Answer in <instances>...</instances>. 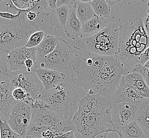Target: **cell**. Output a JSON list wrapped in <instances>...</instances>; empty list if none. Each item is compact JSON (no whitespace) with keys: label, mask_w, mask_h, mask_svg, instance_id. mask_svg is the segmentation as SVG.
<instances>
[{"label":"cell","mask_w":149,"mask_h":138,"mask_svg":"<svg viewBox=\"0 0 149 138\" xmlns=\"http://www.w3.org/2000/svg\"><path fill=\"white\" fill-rule=\"evenodd\" d=\"M74 48L76 56L70 70L74 84L88 95H100L113 101L121 79L129 71L115 56L88 51L82 38Z\"/></svg>","instance_id":"cell-1"},{"label":"cell","mask_w":149,"mask_h":138,"mask_svg":"<svg viewBox=\"0 0 149 138\" xmlns=\"http://www.w3.org/2000/svg\"><path fill=\"white\" fill-rule=\"evenodd\" d=\"M113 102L100 95H86L78 104L73 121L83 138L118 131L112 119Z\"/></svg>","instance_id":"cell-2"},{"label":"cell","mask_w":149,"mask_h":138,"mask_svg":"<svg viewBox=\"0 0 149 138\" xmlns=\"http://www.w3.org/2000/svg\"><path fill=\"white\" fill-rule=\"evenodd\" d=\"M149 46V37L144 27L143 18H134L120 26L119 49L115 58L125 68H134L139 64L141 55Z\"/></svg>","instance_id":"cell-3"},{"label":"cell","mask_w":149,"mask_h":138,"mask_svg":"<svg viewBox=\"0 0 149 138\" xmlns=\"http://www.w3.org/2000/svg\"><path fill=\"white\" fill-rule=\"evenodd\" d=\"M39 30L26 15L14 20L0 18V52L8 56L13 49L26 46L32 34Z\"/></svg>","instance_id":"cell-4"},{"label":"cell","mask_w":149,"mask_h":138,"mask_svg":"<svg viewBox=\"0 0 149 138\" xmlns=\"http://www.w3.org/2000/svg\"><path fill=\"white\" fill-rule=\"evenodd\" d=\"M78 98L77 92L73 86L64 82L45 90L40 99L63 120H72L78 106Z\"/></svg>","instance_id":"cell-5"},{"label":"cell","mask_w":149,"mask_h":138,"mask_svg":"<svg viewBox=\"0 0 149 138\" xmlns=\"http://www.w3.org/2000/svg\"><path fill=\"white\" fill-rule=\"evenodd\" d=\"M120 31V26L112 22L94 36L81 38L89 52L103 56H115L119 49Z\"/></svg>","instance_id":"cell-6"},{"label":"cell","mask_w":149,"mask_h":138,"mask_svg":"<svg viewBox=\"0 0 149 138\" xmlns=\"http://www.w3.org/2000/svg\"><path fill=\"white\" fill-rule=\"evenodd\" d=\"M76 51L74 47L61 38L55 50L46 57L37 61L41 69H47L61 71L71 70L74 62Z\"/></svg>","instance_id":"cell-7"},{"label":"cell","mask_w":149,"mask_h":138,"mask_svg":"<svg viewBox=\"0 0 149 138\" xmlns=\"http://www.w3.org/2000/svg\"><path fill=\"white\" fill-rule=\"evenodd\" d=\"M31 123L40 128L43 133L48 130L55 133L76 130L73 120H63L50 109L32 108Z\"/></svg>","instance_id":"cell-8"},{"label":"cell","mask_w":149,"mask_h":138,"mask_svg":"<svg viewBox=\"0 0 149 138\" xmlns=\"http://www.w3.org/2000/svg\"><path fill=\"white\" fill-rule=\"evenodd\" d=\"M9 81L14 88L24 89L28 96L33 100L40 99L45 92L43 84L35 71L29 72L26 70L12 72Z\"/></svg>","instance_id":"cell-9"},{"label":"cell","mask_w":149,"mask_h":138,"mask_svg":"<svg viewBox=\"0 0 149 138\" xmlns=\"http://www.w3.org/2000/svg\"><path fill=\"white\" fill-rule=\"evenodd\" d=\"M32 108L24 101H17L9 115L7 123L15 132L24 138L31 123Z\"/></svg>","instance_id":"cell-10"},{"label":"cell","mask_w":149,"mask_h":138,"mask_svg":"<svg viewBox=\"0 0 149 138\" xmlns=\"http://www.w3.org/2000/svg\"><path fill=\"white\" fill-rule=\"evenodd\" d=\"M139 106L127 103L113 104L112 119L118 132L123 126L136 120Z\"/></svg>","instance_id":"cell-11"},{"label":"cell","mask_w":149,"mask_h":138,"mask_svg":"<svg viewBox=\"0 0 149 138\" xmlns=\"http://www.w3.org/2000/svg\"><path fill=\"white\" fill-rule=\"evenodd\" d=\"M7 58L12 72L26 70V61L29 58L37 61V49H29L25 46L15 49L9 53Z\"/></svg>","instance_id":"cell-12"},{"label":"cell","mask_w":149,"mask_h":138,"mask_svg":"<svg viewBox=\"0 0 149 138\" xmlns=\"http://www.w3.org/2000/svg\"><path fill=\"white\" fill-rule=\"evenodd\" d=\"M146 99L126 81L123 75L121 79L120 84L115 95L113 102L114 104H133L140 106Z\"/></svg>","instance_id":"cell-13"},{"label":"cell","mask_w":149,"mask_h":138,"mask_svg":"<svg viewBox=\"0 0 149 138\" xmlns=\"http://www.w3.org/2000/svg\"><path fill=\"white\" fill-rule=\"evenodd\" d=\"M14 88L8 80L0 84V116L1 120L7 122L12 108L17 101L12 95Z\"/></svg>","instance_id":"cell-14"},{"label":"cell","mask_w":149,"mask_h":138,"mask_svg":"<svg viewBox=\"0 0 149 138\" xmlns=\"http://www.w3.org/2000/svg\"><path fill=\"white\" fill-rule=\"evenodd\" d=\"M35 71L43 84L45 90L52 89L58 84L64 82L66 75L57 70L37 68Z\"/></svg>","instance_id":"cell-15"},{"label":"cell","mask_w":149,"mask_h":138,"mask_svg":"<svg viewBox=\"0 0 149 138\" xmlns=\"http://www.w3.org/2000/svg\"><path fill=\"white\" fill-rule=\"evenodd\" d=\"M107 23L103 18L95 16L92 19L82 23L81 38L94 36L106 27Z\"/></svg>","instance_id":"cell-16"},{"label":"cell","mask_w":149,"mask_h":138,"mask_svg":"<svg viewBox=\"0 0 149 138\" xmlns=\"http://www.w3.org/2000/svg\"><path fill=\"white\" fill-rule=\"evenodd\" d=\"M82 23L78 19L75 13L74 6L70 8L69 15L66 26L64 28L65 34L72 40L81 38Z\"/></svg>","instance_id":"cell-17"},{"label":"cell","mask_w":149,"mask_h":138,"mask_svg":"<svg viewBox=\"0 0 149 138\" xmlns=\"http://www.w3.org/2000/svg\"><path fill=\"white\" fill-rule=\"evenodd\" d=\"M124 78L141 96L149 98V87L142 75L138 72H129L124 75Z\"/></svg>","instance_id":"cell-18"},{"label":"cell","mask_w":149,"mask_h":138,"mask_svg":"<svg viewBox=\"0 0 149 138\" xmlns=\"http://www.w3.org/2000/svg\"><path fill=\"white\" fill-rule=\"evenodd\" d=\"M70 8L63 6L54 10L50 15V25L56 29L64 28L67 22Z\"/></svg>","instance_id":"cell-19"},{"label":"cell","mask_w":149,"mask_h":138,"mask_svg":"<svg viewBox=\"0 0 149 138\" xmlns=\"http://www.w3.org/2000/svg\"><path fill=\"white\" fill-rule=\"evenodd\" d=\"M59 38L51 34H46L42 42L37 47L38 60H41L55 50Z\"/></svg>","instance_id":"cell-20"},{"label":"cell","mask_w":149,"mask_h":138,"mask_svg":"<svg viewBox=\"0 0 149 138\" xmlns=\"http://www.w3.org/2000/svg\"><path fill=\"white\" fill-rule=\"evenodd\" d=\"M90 3L85 2L82 0L75 1L74 5L75 13L82 23L96 16Z\"/></svg>","instance_id":"cell-21"},{"label":"cell","mask_w":149,"mask_h":138,"mask_svg":"<svg viewBox=\"0 0 149 138\" xmlns=\"http://www.w3.org/2000/svg\"><path fill=\"white\" fill-rule=\"evenodd\" d=\"M118 134L120 138H147L142 128L136 120L123 126Z\"/></svg>","instance_id":"cell-22"},{"label":"cell","mask_w":149,"mask_h":138,"mask_svg":"<svg viewBox=\"0 0 149 138\" xmlns=\"http://www.w3.org/2000/svg\"><path fill=\"white\" fill-rule=\"evenodd\" d=\"M136 121L149 138V98H146L139 107Z\"/></svg>","instance_id":"cell-23"},{"label":"cell","mask_w":149,"mask_h":138,"mask_svg":"<svg viewBox=\"0 0 149 138\" xmlns=\"http://www.w3.org/2000/svg\"><path fill=\"white\" fill-rule=\"evenodd\" d=\"M91 4L96 15L103 18H107L109 17L111 9L105 0H93Z\"/></svg>","instance_id":"cell-24"},{"label":"cell","mask_w":149,"mask_h":138,"mask_svg":"<svg viewBox=\"0 0 149 138\" xmlns=\"http://www.w3.org/2000/svg\"><path fill=\"white\" fill-rule=\"evenodd\" d=\"M12 73L7 55L0 52V81L1 82L8 80Z\"/></svg>","instance_id":"cell-25"},{"label":"cell","mask_w":149,"mask_h":138,"mask_svg":"<svg viewBox=\"0 0 149 138\" xmlns=\"http://www.w3.org/2000/svg\"><path fill=\"white\" fill-rule=\"evenodd\" d=\"M1 138H23L15 132L6 121L1 120Z\"/></svg>","instance_id":"cell-26"},{"label":"cell","mask_w":149,"mask_h":138,"mask_svg":"<svg viewBox=\"0 0 149 138\" xmlns=\"http://www.w3.org/2000/svg\"><path fill=\"white\" fill-rule=\"evenodd\" d=\"M46 34L41 30L35 32L29 38V40L25 47L29 49L37 47L42 42Z\"/></svg>","instance_id":"cell-27"},{"label":"cell","mask_w":149,"mask_h":138,"mask_svg":"<svg viewBox=\"0 0 149 138\" xmlns=\"http://www.w3.org/2000/svg\"><path fill=\"white\" fill-rule=\"evenodd\" d=\"M38 1H12V2L19 11H30Z\"/></svg>","instance_id":"cell-28"},{"label":"cell","mask_w":149,"mask_h":138,"mask_svg":"<svg viewBox=\"0 0 149 138\" xmlns=\"http://www.w3.org/2000/svg\"><path fill=\"white\" fill-rule=\"evenodd\" d=\"M26 15V11H20L17 14H13L9 12H0V18L7 20H17Z\"/></svg>","instance_id":"cell-29"},{"label":"cell","mask_w":149,"mask_h":138,"mask_svg":"<svg viewBox=\"0 0 149 138\" xmlns=\"http://www.w3.org/2000/svg\"><path fill=\"white\" fill-rule=\"evenodd\" d=\"M132 72H138L142 75L149 87V68L144 65L138 64L132 70Z\"/></svg>","instance_id":"cell-30"},{"label":"cell","mask_w":149,"mask_h":138,"mask_svg":"<svg viewBox=\"0 0 149 138\" xmlns=\"http://www.w3.org/2000/svg\"><path fill=\"white\" fill-rule=\"evenodd\" d=\"M12 95L15 99L17 101H24L28 97L26 91L21 88H15L13 90Z\"/></svg>","instance_id":"cell-31"},{"label":"cell","mask_w":149,"mask_h":138,"mask_svg":"<svg viewBox=\"0 0 149 138\" xmlns=\"http://www.w3.org/2000/svg\"><path fill=\"white\" fill-rule=\"evenodd\" d=\"M54 138H76L74 131L66 133H55Z\"/></svg>","instance_id":"cell-32"},{"label":"cell","mask_w":149,"mask_h":138,"mask_svg":"<svg viewBox=\"0 0 149 138\" xmlns=\"http://www.w3.org/2000/svg\"><path fill=\"white\" fill-rule=\"evenodd\" d=\"M148 61H149V46L141 55L139 64L144 65Z\"/></svg>","instance_id":"cell-33"},{"label":"cell","mask_w":149,"mask_h":138,"mask_svg":"<svg viewBox=\"0 0 149 138\" xmlns=\"http://www.w3.org/2000/svg\"><path fill=\"white\" fill-rule=\"evenodd\" d=\"M75 2L74 0H57L56 6L57 8L63 6H70V5H74Z\"/></svg>","instance_id":"cell-34"},{"label":"cell","mask_w":149,"mask_h":138,"mask_svg":"<svg viewBox=\"0 0 149 138\" xmlns=\"http://www.w3.org/2000/svg\"><path fill=\"white\" fill-rule=\"evenodd\" d=\"M143 21L144 29L149 37V15L148 13H146L144 15V17L143 18Z\"/></svg>","instance_id":"cell-35"},{"label":"cell","mask_w":149,"mask_h":138,"mask_svg":"<svg viewBox=\"0 0 149 138\" xmlns=\"http://www.w3.org/2000/svg\"><path fill=\"white\" fill-rule=\"evenodd\" d=\"M38 15V14L33 11L26 12V17L30 21H33L35 20Z\"/></svg>","instance_id":"cell-36"},{"label":"cell","mask_w":149,"mask_h":138,"mask_svg":"<svg viewBox=\"0 0 149 138\" xmlns=\"http://www.w3.org/2000/svg\"><path fill=\"white\" fill-rule=\"evenodd\" d=\"M106 2L108 4V5L111 7L112 6H114L115 4H116L118 3H120L121 1L118 0H106Z\"/></svg>","instance_id":"cell-37"},{"label":"cell","mask_w":149,"mask_h":138,"mask_svg":"<svg viewBox=\"0 0 149 138\" xmlns=\"http://www.w3.org/2000/svg\"><path fill=\"white\" fill-rule=\"evenodd\" d=\"M144 66H145L146 67H147V68H149V61H148L146 62V64H145Z\"/></svg>","instance_id":"cell-38"},{"label":"cell","mask_w":149,"mask_h":138,"mask_svg":"<svg viewBox=\"0 0 149 138\" xmlns=\"http://www.w3.org/2000/svg\"><path fill=\"white\" fill-rule=\"evenodd\" d=\"M36 138L34 137H32V136H31V135H26V137H25V138Z\"/></svg>","instance_id":"cell-39"},{"label":"cell","mask_w":149,"mask_h":138,"mask_svg":"<svg viewBox=\"0 0 149 138\" xmlns=\"http://www.w3.org/2000/svg\"><path fill=\"white\" fill-rule=\"evenodd\" d=\"M146 13H148V14H149V9H148V10H147V11H146Z\"/></svg>","instance_id":"cell-40"},{"label":"cell","mask_w":149,"mask_h":138,"mask_svg":"<svg viewBox=\"0 0 149 138\" xmlns=\"http://www.w3.org/2000/svg\"><path fill=\"white\" fill-rule=\"evenodd\" d=\"M147 6H148V8H149V2H148V5H147Z\"/></svg>","instance_id":"cell-41"},{"label":"cell","mask_w":149,"mask_h":138,"mask_svg":"<svg viewBox=\"0 0 149 138\" xmlns=\"http://www.w3.org/2000/svg\"><path fill=\"white\" fill-rule=\"evenodd\" d=\"M44 138V137H42V138Z\"/></svg>","instance_id":"cell-42"}]
</instances>
